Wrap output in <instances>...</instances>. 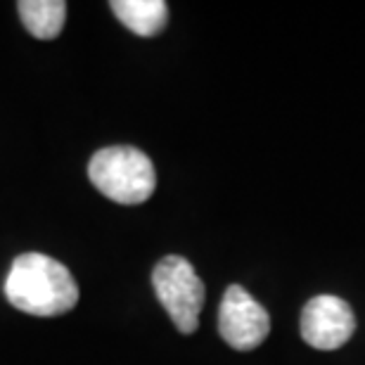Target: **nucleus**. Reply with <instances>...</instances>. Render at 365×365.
Segmentation results:
<instances>
[{"label":"nucleus","mask_w":365,"mask_h":365,"mask_svg":"<svg viewBox=\"0 0 365 365\" xmlns=\"http://www.w3.org/2000/svg\"><path fill=\"white\" fill-rule=\"evenodd\" d=\"M5 297L29 316H62L78 304V284L69 268L46 254H21L12 261Z\"/></svg>","instance_id":"obj_1"},{"label":"nucleus","mask_w":365,"mask_h":365,"mask_svg":"<svg viewBox=\"0 0 365 365\" xmlns=\"http://www.w3.org/2000/svg\"><path fill=\"white\" fill-rule=\"evenodd\" d=\"M88 178L116 204H143L157 187V173L150 157L130 145H114L95 152L88 164Z\"/></svg>","instance_id":"obj_2"},{"label":"nucleus","mask_w":365,"mask_h":365,"mask_svg":"<svg viewBox=\"0 0 365 365\" xmlns=\"http://www.w3.org/2000/svg\"><path fill=\"white\" fill-rule=\"evenodd\" d=\"M152 284H155L159 304L166 309L173 325L182 334L197 332L207 289L200 275L195 273L192 264L176 254L164 257L152 273Z\"/></svg>","instance_id":"obj_3"},{"label":"nucleus","mask_w":365,"mask_h":365,"mask_svg":"<svg viewBox=\"0 0 365 365\" xmlns=\"http://www.w3.org/2000/svg\"><path fill=\"white\" fill-rule=\"evenodd\" d=\"M218 332L235 351H252L271 332L268 311L240 284H230L218 309Z\"/></svg>","instance_id":"obj_4"},{"label":"nucleus","mask_w":365,"mask_h":365,"mask_svg":"<svg viewBox=\"0 0 365 365\" xmlns=\"http://www.w3.org/2000/svg\"><path fill=\"white\" fill-rule=\"evenodd\" d=\"M356 330L354 311L344 299L332 294L313 297L302 313V337L320 351H334L344 346Z\"/></svg>","instance_id":"obj_5"},{"label":"nucleus","mask_w":365,"mask_h":365,"mask_svg":"<svg viewBox=\"0 0 365 365\" xmlns=\"http://www.w3.org/2000/svg\"><path fill=\"white\" fill-rule=\"evenodd\" d=\"M112 10L123 26L138 36H157L169 21V5L164 0H114Z\"/></svg>","instance_id":"obj_6"},{"label":"nucleus","mask_w":365,"mask_h":365,"mask_svg":"<svg viewBox=\"0 0 365 365\" xmlns=\"http://www.w3.org/2000/svg\"><path fill=\"white\" fill-rule=\"evenodd\" d=\"M17 10L29 34L41 41L57 38L62 34L64 19H67L64 0H21L17 3Z\"/></svg>","instance_id":"obj_7"}]
</instances>
